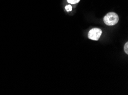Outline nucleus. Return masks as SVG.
Wrapping results in <instances>:
<instances>
[{
	"label": "nucleus",
	"instance_id": "obj_1",
	"mask_svg": "<svg viewBox=\"0 0 128 95\" xmlns=\"http://www.w3.org/2000/svg\"><path fill=\"white\" fill-rule=\"evenodd\" d=\"M104 22L108 26H113L117 24L119 21V17L116 13L111 12L104 17Z\"/></svg>",
	"mask_w": 128,
	"mask_h": 95
},
{
	"label": "nucleus",
	"instance_id": "obj_2",
	"mask_svg": "<svg viewBox=\"0 0 128 95\" xmlns=\"http://www.w3.org/2000/svg\"><path fill=\"white\" fill-rule=\"evenodd\" d=\"M102 31L98 28H94L89 32L88 38L92 40H98L102 35Z\"/></svg>",
	"mask_w": 128,
	"mask_h": 95
},
{
	"label": "nucleus",
	"instance_id": "obj_3",
	"mask_svg": "<svg viewBox=\"0 0 128 95\" xmlns=\"http://www.w3.org/2000/svg\"><path fill=\"white\" fill-rule=\"evenodd\" d=\"M67 1L68 2L71 4H76L80 1V0H67Z\"/></svg>",
	"mask_w": 128,
	"mask_h": 95
},
{
	"label": "nucleus",
	"instance_id": "obj_4",
	"mask_svg": "<svg viewBox=\"0 0 128 95\" xmlns=\"http://www.w3.org/2000/svg\"><path fill=\"white\" fill-rule=\"evenodd\" d=\"M124 51H125L126 54H128V43L126 42V44H125V46H124Z\"/></svg>",
	"mask_w": 128,
	"mask_h": 95
},
{
	"label": "nucleus",
	"instance_id": "obj_5",
	"mask_svg": "<svg viewBox=\"0 0 128 95\" xmlns=\"http://www.w3.org/2000/svg\"><path fill=\"white\" fill-rule=\"evenodd\" d=\"M66 10L67 11H70L72 10V7L71 5H67L66 6Z\"/></svg>",
	"mask_w": 128,
	"mask_h": 95
}]
</instances>
